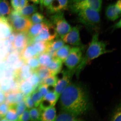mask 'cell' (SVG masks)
<instances>
[{
	"label": "cell",
	"instance_id": "6da1fadb",
	"mask_svg": "<svg viewBox=\"0 0 121 121\" xmlns=\"http://www.w3.org/2000/svg\"><path fill=\"white\" fill-rule=\"evenodd\" d=\"M59 103L60 110L79 117L90 108L89 95L81 83L71 82L62 92Z\"/></svg>",
	"mask_w": 121,
	"mask_h": 121
},
{
	"label": "cell",
	"instance_id": "7a4b0ae2",
	"mask_svg": "<svg viewBox=\"0 0 121 121\" xmlns=\"http://www.w3.org/2000/svg\"><path fill=\"white\" fill-rule=\"evenodd\" d=\"M99 36V33L96 31L92 36L91 41L85 55L76 69L75 73L77 78H78L81 72L92 60L103 54L112 52V50L107 49V43L100 40Z\"/></svg>",
	"mask_w": 121,
	"mask_h": 121
},
{
	"label": "cell",
	"instance_id": "3957f363",
	"mask_svg": "<svg viewBox=\"0 0 121 121\" xmlns=\"http://www.w3.org/2000/svg\"><path fill=\"white\" fill-rule=\"evenodd\" d=\"M77 14V22L84 26L89 31H97L101 22L99 12L87 9L80 10Z\"/></svg>",
	"mask_w": 121,
	"mask_h": 121
},
{
	"label": "cell",
	"instance_id": "277c9868",
	"mask_svg": "<svg viewBox=\"0 0 121 121\" xmlns=\"http://www.w3.org/2000/svg\"><path fill=\"white\" fill-rule=\"evenodd\" d=\"M52 15L51 17V21H49L55 26L59 37L62 39L70 31L71 27L65 19L63 11Z\"/></svg>",
	"mask_w": 121,
	"mask_h": 121
},
{
	"label": "cell",
	"instance_id": "5b68a950",
	"mask_svg": "<svg viewBox=\"0 0 121 121\" xmlns=\"http://www.w3.org/2000/svg\"><path fill=\"white\" fill-rule=\"evenodd\" d=\"M84 46L74 47L71 48L69 55L64 62L67 69H76L81 62L84 56Z\"/></svg>",
	"mask_w": 121,
	"mask_h": 121
},
{
	"label": "cell",
	"instance_id": "8992f818",
	"mask_svg": "<svg viewBox=\"0 0 121 121\" xmlns=\"http://www.w3.org/2000/svg\"><path fill=\"white\" fill-rule=\"evenodd\" d=\"M102 0H85L78 3L68 6L72 13H76L84 9H90L99 12L102 9Z\"/></svg>",
	"mask_w": 121,
	"mask_h": 121
},
{
	"label": "cell",
	"instance_id": "52a82bcc",
	"mask_svg": "<svg viewBox=\"0 0 121 121\" xmlns=\"http://www.w3.org/2000/svg\"><path fill=\"white\" fill-rule=\"evenodd\" d=\"M76 69L71 70L67 69L61 71L62 77L59 79L54 87V91L60 96L65 89L71 82Z\"/></svg>",
	"mask_w": 121,
	"mask_h": 121
},
{
	"label": "cell",
	"instance_id": "ba28073f",
	"mask_svg": "<svg viewBox=\"0 0 121 121\" xmlns=\"http://www.w3.org/2000/svg\"><path fill=\"white\" fill-rule=\"evenodd\" d=\"M82 27L81 25H78L72 28L62 39L65 43L74 47L84 46L80 37V30Z\"/></svg>",
	"mask_w": 121,
	"mask_h": 121
},
{
	"label": "cell",
	"instance_id": "9c48e42d",
	"mask_svg": "<svg viewBox=\"0 0 121 121\" xmlns=\"http://www.w3.org/2000/svg\"><path fill=\"white\" fill-rule=\"evenodd\" d=\"M39 36L44 41H51L59 38L54 26L47 20L46 24L39 32Z\"/></svg>",
	"mask_w": 121,
	"mask_h": 121
},
{
	"label": "cell",
	"instance_id": "30bf717a",
	"mask_svg": "<svg viewBox=\"0 0 121 121\" xmlns=\"http://www.w3.org/2000/svg\"><path fill=\"white\" fill-rule=\"evenodd\" d=\"M10 25L13 31L17 33L27 32L32 24L28 18L21 16L15 19Z\"/></svg>",
	"mask_w": 121,
	"mask_h": 121
},
{
	"label": "cell",
	"instance_id": "8fae6325",
	"mask_svg": "<svg viewBox=\"0 0 121 121\" xmlns=\"http://www.w3.org/2000/svg\"><path fill=\"white\" fill-rule=\"evenodd\" d=\"M28 40L27 32L17 33L13 44L14 51L18 53L20 55L22 50L27 45Z\"/></svg>",
	"mask_w": 121,
	"mask_h": 121
},
{
	"label": "cell",
	"instance_id": "7c38bea8",
	"mask_svg": "<svg viewBox=\"0 0 121 121\" xmlns=\"http://www.w3.org/2000/svg\"><path fill=\"white\" fill-rule=\"evenodd\" d=\"M68 0H52L46 8V11L48 14L52 15L63 11L68 8Z\"/></svg>",
	"mask_w": 121,
	"mask_h": 121
},
{
	"label": "cell",
	"instance_id": "4fadbf2b",
	"mask_svg": "<svg viewBox=\"0 0 121 121\" xmlns=\"http://www.w3.org/2000/svg\"><path fill=\"white\" fill-rule=\"evenodd\" d=\"M13 31L11 26L8 21L7 17L1 16L0 18V39L4 40L7 39Z\"/></svg>",
	"mask_w": 121,
	"mask_h": 121
},
{
	"label": "cell",
	"instance_id": "5bb4252c",
	"mask_svg": "<svg viewBox=\"0 0 121 121\" xmlns=\"http://www.w3.org/2000/svg\"><path fill=\"white\" fill-rule=\"evenodd\" d=\"M105 15L109 20L114 21L121 16V9L116 6L115 4L108 5L106 9Z\"/></svg>",
	"mask_w": 121,
	"mask_h": 121
},
{
	"label": "cell",
	"instance_id": "9a60e30c",
	"mask_svg": "<svg viewBox=\"0 0 121 121\" xmlns=\"http://www.w3.org/2000/svg\"><path fill=\"white\" fill-rule=\"evenodd\" d=\"M63 62L59 59L53 57L46 66L51 71L52 75H56L61 72Z\"/></svg>",
	"mask_w": 121,
	"mask_h": 121
},
{
	"label": "cell",
	"instance_id": "2e32d148",
	"mask_svg": "<svg viewBox=\"0 0 121 121\" xmlns=\"http://www.w3.org/2000/svg\"><path fill=\"white\" fill-rule=\"evenodd\" d=\"M39 55L32 45H27L20 54L21 58L25 60L32 57H38Z\"/></svg>",
	"mask_w": 121,
	"mask_h": 121
},
{
	"label": "cell",
	"instance_id": "e0dca14e",
	"mask_svg": "<svg viewBox=\"0 0 121 121\" xmlns=\"http://www.w3.org/2000/svg\"><path fill=\"white\" fill-rule=\"evenodd\" d=\"M56 116V111L54 106L42 111L41 121H55Z\"/></svg>",
	"mask_w": 121,
	"mask_h": 121
},
{
	"label": "cell",
	"instance_id": "ac0fdd59",
	"mask_svg": "<svg viewBox=\"0 0 121 121\" xmlns=\"http://www.w3.org/2000/svg\"><path fill=\"white\" fill-rule=\"evenodd\" d=\"M83 120L78 116H75L68 112L60 110L56 116L55 121H81Z\"/></svg>",
	"mask_w": 121,
	"mask_h": 121
},
{
	"label": "cell",
	"instance_id": "d6986e66",
	"mask_svg": "<svg viewBox=\"0 0 121 121\" xmlns=\"http://www.w3.org/2000/svg\"><path fill=\"white\" fill-rule=\"evenodd\" d=\"M71 48L70 45H63L56 51L54 57L59 59L64 63L69 55Z\"/></svg>",
	"mask_w": 121,
	"mask_h": 121
},
{
	"label": "cell",
	"instance_id": "ffe728a7",
	"mask_svg": "<svg viewBox=\"0 0 121 121\" xmlns=\"http://www.w3.org/2000/svg\"><path fill=\"white\" fill-rule=\"evenodd\" d=\"M38 10L37 4H27L19 10L21 16L29 18Z\"/></svg>",
	"mask_w": 121,
	"mask_h": 121
},
{
	"label": "cell",
	"instance_id": "44dd1931",
	"mask_svg": "<svg viewBox=\"0 0 121 121\" xmlns=\"http://www.w3.org/2000/svg\"><path fill=\"white\" fill-rule=\"evenodd\" d=\"M34 90V87L27 80L22 81L19 84V90L25 96L31 94Z\"/></svg>",
	"mask_w": 121,
	"mask_h": 121
},
{
	"label": "cell",
	"instance_id": "7402d4cb",
	"mask_svg": "<svg viewBox=\"0 0 121 121\" xmlns=\"http://www.w3.org/2000/svg\"><path fill=\"white\" fill-rule=\"evenodd\" d=\"M12 10L8 0H0V13L1 16L7 17Z\"/></svg>",
	"mask_w": 121,
	"mask_h": 121
},
{
	"label": "cell",
	"instance_id": "603a6c76",
	"mask_svg": "<svg viewBox=\"0 0 121 121\" xmlns=\"http://www.w3.org/2000/svg\"><path fill=\"white\" fill-rule=\"evenodd\" d=\"M46 21L44 22L32 25L27 32L28 38H30L37 35L39 31L46 24Z\"/></svg>",
	"mask_w": 121,
	"mask_h": 121
},
{
	"label": "cell",
	"instance_id": "cb8c5ba5",
	"mask_svg": "<svg viewBox=\"0 0 121 121\" xmlns=\"http://www.w3.org/2000/svg\"><path fill=\"white\" fill-rule=\"evenodd\" d=\"M35 72L42 80L52 75L51 71L45 66H40Z\"/></svg>",
	"mask_w": 121,
	"mask_h": 121
},
{
	"label": "cell",
	"instance_id": "d4e9b609",
	"mask_svg": "<svg viewBox=\"0 0 121 121\" xmlns=\"http://www.w3.org/2000/svg\"><path fill=\"white\" fill-rule=\"evenodd\" d=\"M50 41H42L32 45L39 54L45 53L49 46Z\"/></svg>",
	"mask_w": 121,
	"mask_h": 121
},
{
	"label": "cell",
	"instance_id": "484cf974",
	"mask_svg": "<svg viewBox=\"0 0 121 121\" xmlns=\"http://www.w3.org/2000/svg\"><path fill=\"white\" fill-rule=\"evenodd\" d=\"M21 58L20 54L14 51L13 52L8 54L4 59L13 66V65Z\"/></svg>",
	"mask_w": 121,
	"mask_h": 121
},
{
	"label": "cell",
	"instance_id": "4316f807",
	"mask_svg": "<svg viewBox=\"0 0 121 121\" xmlns=\"http://www.w3.org/2000/svg\"><path fill=\"white\" fill-rule=\"evenodd\" d=\"M12 78H4L0 81V88L4 93L11 91Z\"/></svg>",
	"mask_w": 121,
	"mask_h": 121
},
{
	"label": "cell",
	"instance_id": "83f0119b",
	"mask_svg": "<svg viewBox=\"0 0 121 121\" xmlns=\"http://www.w3.org/2000/svg\"><path fill=\"white\" fill-rule=\"evenodd\" d=\"M30 120L41 121L42 110L39 108H33L30 109Z\"/></svg>",
	"mask_w": 121,
	"mask_h": 121
},
{
	"label": "cell",
	"instance_id": "f1b7e54d",
	"mask_svg": "<svg viewBox=\"0 0 121 121\" xmlns=\"http://www.w3.org/2000/svg\"><path fill=\"white\" fill-rule=\"evenodd\" d=\"M17 91H10L4 93L5 96L4 102L8 104L9 107L16 105V95Z\"/></svg>",
	"mask_w": 121,
	"mask_h": 121
},
{
	"label": "cell",
	"instance_id": "f546056e",
	"mask_svg": "<svg viewBox=\"0 0 121 121\" xmlns=\"http://www.w3.org/2000/svg\"><path fill=\"white\" fill-rule=\"evenodd\" d=\"M28 18L32 24L44 22L46 20L43 15L36 12L33 13Z\"/></svg>",
	"mask_w": 121,
	"mask_h": 121
},
{
	"label": "cell",
	"instance_id": "4dcf8cb0",
	"mask_svg": "<svg viewBox=\"0 0 121 121\" xmlns=\"http://www.w3.org/2000/svg\"><path fill=\"white\" fill-rule=\"evenodd\" d=\"M4 118L7 121H16L18 120V117L15 108L13 107H9L8 111L4 116Z\"/></svg>",
	"mask_w": 121,
	"mask_h": 121
},
{
	"label": "cell",
	"instance_id": "1f68e13d",
	"mask_svg": "<svg viewBox=\"0 0 121 121\" xmlns=\"http://www.w3.org/2000/svg\"><path fill=\"white\" fill-rule=\"evenodd\" d=\"M25 62L30 66L33 72L35 71L37 68L40 66L37 57L25 60Z\"/></svg>",
	"mask_w": 121,
	"mask_h": 121
},
{
	"label": "cell",
	"instance_id": "d6a6232c",
	"mask_svg": "<svg viewBox=\"0 0 121 121\" xmlns=\"http://www.w3.org/2000/svg\"><path fill=\"white\" fill-rule=\"evenodd\" d=\"M60 96L54 91L49 92L43 97L54 106L59 98Z\"/></svg>",
	"mask_w": 121,
	"mask_h": 121
},
{
	"label": "cell",
	"instance_id": "836d02e7",
	"mask_svg": "<svg viewBox=\"0 0 121 121\" xmlns=\"http://www.w3.org/2000/svg\"><path fill=\"white\" fill-rule=\"evenodd\" d=\"M37 58L40 65L43 66H46L52 58L46 53H42L39 54Z\"/></svg>",
	"mask_w": 121,
	"mask_h": 121
},
{
	"label": "cell",
	"instance_id": "e575fe53",
	"mask_svg": "<svg viewBox=\"0 0 121 121\" xmlns=\"http://www.w3.org/2000/svg\"><path fill=\"white\" fill-rule=\"evenodd\" d=\"M27 80L34 87L40 85L43 81L39 78L37 73L35 72H33L31 75Z\"/></svg>",
	"mask_w": 121,
	"mask_h": 121
},
{
	"label": "cell",
	"instance_id": "d590c367",
	"mask_svg": "<svg viewBox=\"0 0 121 121\" xmlns=\"http://www.w3.org/2000/svg\"><path fill=\"white\" fill-rule=\"evenodd\" d=\"M56 75H52L43 80L41 84L46 85L48 86H52L55 87L58 80Z\"/></svg>",
	"mask_w": 121,
	"mask_h": 121
},
{
	"label": "cell",
	"instance_id": "8d00e7d4",
	"mask_svg": "<svg viewBox=\"0 0 121 121\" xmlns=\"http://www.w3.org/2000/svg\"><path fill=\"white\" fill-rule=\"evenodd\" d=\"M31 96L34 101L35 106H38L43 98L41 94L38 90L35 91L31 94Z\"/></svg>",
	"mask_w": 121,
	"mask_h": 121
},
{
	"label": "cell",
	"instance_id": "74e56055",
	"mask_svg": "<svg viewBox=\"0 0 121 121\" xmlns=\"http://www.w3.org/2000/svg\"><path fill=\"white\" fill-rule=\"evenodd\" d=\"M121 104L117 106L111 114L110 117V121H121Z\"/></svg>",
	"mask_w": 121,
	"mask_h": 121
},
{
	"label": "cell",
	"instance_id": "f35d334b",
	"mask_svg": "<svg viewBox=\"0 0 121 121\" xmlns=\"http://www.w3.org/2000/svg\"><path fill=\"white\" fill-rule=\"evenodd\" d=\"M10 107H13L15 108L18 117L22 115L23 112L26 109L27 107L25 101L24 100L15 105Z\"/></svg>",
	"mask_w": 121,
	"mask_h": 121
},
{
	"label": "cell",
	"instance_id": "ab89813d",
	"mask_svg": "<svg viewBox=\"0 0 121 121\" xmlns=\"http://www.w3.org/2000/svg\"><path fill=\"white\" fill-rule=\"evenodd\" d=\"M65 44V42L63 39L59 38L56 39L55 40L51 41V46L56 51L61 48Z\"/></svg>",
	"mask_w": 121,
	"mask_h": 121
},
{
	"label": "cell",
	"instance_id": "60d3db41",
	"mask_svg": "<svg viewBox=\"0 0 121 121\" xmlns=\"http://www.w3.org/2000/svg\"><path fill=\"white\" fill-rule=\"evenodd\" d=\"M21 16H22L20 13L19 10L13 9L11 13L7 17L8 21L10 24L15 19Z\"/></svg>",
	"mask_w": 121,
	"mask_h": 121
},
{
	"label": "cell",
	"instance_id": "b9f144b4",
	"mask_svg": "<svg viewBox=\"0 0 121 121\" xmlns=\"http://www.w3.org/2000/svg\"><path fill=\"white\" fill-rule=\"evenodd\" d=\"M23 100L25 101L26 107L28 108L31 109L35 106L34 101L31 97V94L25 96Z\"/></svg>",
	"mask_w": 121,
	"mask_h": 121
},
{
	"label": "cell",
	"instance_id": "7bdbcfd3",
	"mask_svg": "<svg viewBox=\"0 0 121 121\" xmlns=\"http://www.w3.org/2000/svg\"><path fill=\"white\" fill-rule=\"evenodd\" d=\"M40 104V106L39 108L42 111H43V110L49 108L50 107L54 106L49 101L47 100L43 99V98Z\"/></svg>",
	"mask_w": 121,
	"mask_h": 121
},
{
	"label": "cell",
	"instance_id": "ee69618b",
	"mask_svg": "<svg viewBox=\"0 0 121 121\" xmlns=\"http://www.w3.org/2000/svg\"><path fill=\"white\" fill-rule=\"evenodd\" d=\"M30 120V117L29 110L26 108L23 112L18 117L19 121H28Z\"/></svg>",
	"mask_w": 121,
	"mask_h": 121
},
{
	"label": "cell",
	"instance_id": "f6af8a7d",
	"mask_svg": "<svg viewBox=\"0 0 121 121\" xmlns=\"http://www.w3.org/2000/svg\"><path fill=\"white\" fill-rule=\"evenodd\" d=\"M9 108V106L4 102L0 104V114L4 116Z\"/></svg>",
	"mask_w": 121,
	"mask_h": 121
},
{
	"label": "cell",
	"instance_id": "bcb514c9",
	"mask_svg": "<svg viewBox=\"0 0 121 121\" xmlns=\"http://www.w3.org/2000/svg\"><path fill=\"white\" fill-rule=\"evenodd\" d=\"M38 91L41 94L43 97L47 94L49 93L48 91V86L46 85L41 84L38 89Z\"/></svg>",
	"mask_w": 121,
	"mask_h": 121
},
{
	"label": "cell",
	"instance_id": "7dc6e473",
	"mask_svg": "<svg viewBox=\"0 0 121 121\" xmlns=\"http://www.w3.org/2000/svg\"><path fill=\"white\" fill-rule=\"evenodd\" d=\"M42 39L39 37V35L34 36V37L28 38L27 45H33L36 43L39 42L43 41Z\"/></svg>",
	"mask_w": 121,
	"mask_h": 121
},
{
	"label": "cell",
	"instance_id": "c3c4849f",
	"mask_svg": "<svg viewBox=\"0 0 121 121\" xmlns=\"http://www.w3.org/2000/svg\"><path fill=\"white\" fill-rule=\"evenodd\" d=\"M10 4L13 9L16 10L21 9L20 0H10Z\"/></svg>",
	"mask_w": 121,
	"mask_h": 121
},
{
	"label": "cell",
	"instance_id": "681fc988",
	"mask_svg": "<svg viewBox=\"0 0 121 121\" xmlns=\"http://www.w3.org/2000/svg\"><path fill=\"white\" fill-rule=\"evenodd\" d=\"M18 70L19 71V72L22 73H27L33 72L30 66L25 63H24L20 69Z\"/></svg>",
	"mask_w": 121,
	"mask_h": 121
},
{
	"label": "cell",
	"instance_id": "f907efd6",
	"mask_svg": "<svg viewBox=\"0 0 121 121\" xmlns=\"http://www.w3.org/2000/svg\"><path fill=\"white\" fill-rule=\"evenodd\" d=\"M24 63L25 61L24 60L21 58L13 65V68L14 70H17L20 69Z\"/></svg>",
	"mask_w": 121,
	"mask_h": 121
},
{
	"label": "cell",
	"instance_id": "816d5d0a",
	"mask_svg": "<svg viewBox=\"0 0 121 121\" xmlns=\"http://www.w3.org/2000/svg\"><path fill=\"white\" fill-rule=\"evenodd\" d=\"M17 34V33L13 31L7 38V39L11 42L12 44L14 41Z\"/></svg>",
	"mask_w": 121,
	"mask_h": 121
},
{
	"label": "cell",
	"instance_id": "f5cc1de1",
	"mask_svg": "<svg viewBox=\"0 0 121 121\" xmlns=\"http://www.w3.org/2000/svg\"><path fill=\"white\" fill-rule=\"evenodd\" d=\"M121 19L119 20L116 22V23L114 24V25L112 26L110 28L111 29V31L112 32L116 30L121 28Z\"/></svg>",
	"mask_w": 121,
	"mask_h": 121
},
{
	"label": "cell",
	"instance_id": "db71d44e",
	"mask_svg": "<svg viewBox=\"0 0 121 121\" xmlns=\"http://www.w3.org/2000/svg\"><path fill=\"white\" fill-rule=\"evenodd\" d=\"M84 0H68V6L78 3Z\"/></svg>",
	"mask_w": 121,
	"mask_h": 121
},
{
	"label": "cell",
	"instance_id": "11a10c76",
	"mask_svg": "<svg viewBox=\"0 0 121 121\" xmlns=\"http://www.w3.org/2000/svg\"><path fill=\"white\" fill-rule=\"evenodd\" d=\"M52 1V0H43V7L46 8L51 4Z\"/></svg>",
	"mask_w": 121,
	"mask_h": 121
},
{
	"label": "cell",
	"instance_id": "9f6ffc18",
	"mask_svg": "<svg viewBox=\"0 0 121 121\" xmlns=\"http://www.w3.org/2000/svg\"><path fill=\"white\" fill-rule=\"evenodd\" d=\"M5 96L4 93L2 91H0V104L5 101Z\"/></svg>",
	"mask_w": 121,
	"mask_h": 121
},
{
	"label": "cell",
	"instance_id": "6f0895ef",
	"mask_svg": "<svg viewBox=\"0 0 121 121\" xmlns=\"http://www.w3.org/2000/svg\"><path fill=\"white\" fill-rule=\"evenodd\" d=\"M116 6L119 8L121 9V0H118L115 4Z\"/></svg>",
	"mask_w": 121,
	"mask_h": 121
},
{
	"label": "cell",
	"instance_id": "680465c9",
	"mask_svg": "<svg viewBox=\"0 0 121 121\" xmlns=\"http://www.w3.org/2000/svg\"><path fill=\"white\" fill-rule=\"evenodd\" d=\"M43 0H39V4H40V9L42 11L43 10Z\"/></svg>",
	"mask_w": 121,
	"mask_h": 121
},
{
	"label": "cell",
	"instance_id": "91938a15",
	"mask_svg": "<svg viewBox=\"0 0 121 121\" xmlns=\"http://www.w3.org/2000/svg\"><path fill=\"white\" fill-rule=\"evenodd\" d=\"M34 4H39V0H28Z\"/></svg>",
	"mask_w": 121,
	"mask_h": 121
},
{
	"label": "cell",
	"instance_id": "94428289",
	"mask_svg": "<svg viewBox=\"0 0 121 121\" xmlns=\"http://www.w3.org/2000/svg\"><path fill=\"white\" fill-rule=\"evenodd\" d=\"M4 117V116L0 114V121H2V119Z\"/></svg>",
	"mask_w": 121,
	"mask_h": 121
},
{
	"label": "cell",
	"instance_id": "6125c7cd",
	"mask_svg": "<svg viewBox=\"0 0 121 121\" xmlns=\"http://www.w3.org/2000/svg\"><path fill=\"white\" fill-rule=\"evenodd\" d=\"M1 17V14H0V18Z\"/></svg>",
	"mask_w": 121,
	"mask_h": 121
},
{
	"label": "cell",
	"instance_id": "be15d7a7",
	"mask_svg": "<svg viewBox=\"0 0 121 121\" xmlns=\"http://www.w3.org/2000/svg\"></svg>",
	"mask_w": 121,
	"mask_h": 121
}]
</instances>
